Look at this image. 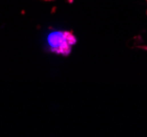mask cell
Wrapping results in <instances>:
<instances>
[{
    "label": "cell",
    "instance_id": "cell-1",
    "mask_svg": "<svg viewBox=\"0 0 147 137\" xmlns=\"http://www.w3.org/2000/svg\"><path fill=\"white\" fill-rule=\"evenodd\" d=\"M47 42L53 53L67 56L71 51V46L76 44L77 40L70 31H57L49 34Z\"/></svg>",
    "mask_w": 147,
    "mask_h": 137
}]
</instances>
